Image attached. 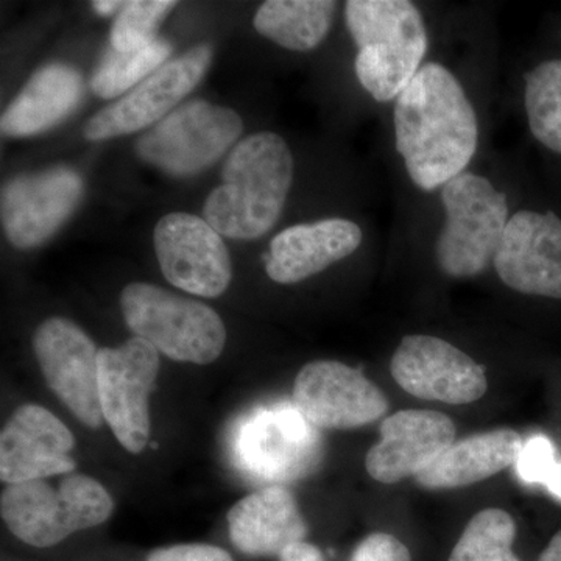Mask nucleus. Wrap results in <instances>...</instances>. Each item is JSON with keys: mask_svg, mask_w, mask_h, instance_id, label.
<instances>
[{"mask_svg": "<svg viewBox=\"0 0 561 561\" xmlns=\"http://www.w3.org/2000/svg\"><path fill=\"white\" fill-rule=\"evenodd\" d=\"M171 54L172 46L164 39L130 51L111 49L92 73L91 90L101 99L119 98L157 72Z\"/></svg>", "mask_w": 561, "mask_h": 561, "instance_id": "393cba45", "label": "nucleus"}, {"mask_svg": "<svg viewBox=\"0 0 561 561\" xmlns=\"http://www.w3.org/2000/svg\"><path fill=\"white\" fill-rule=\"evenodd\" d=\"M84 184L69 168L18 176L2 190V227L16 249L31 250L49 241L72 216Z\"/></svg>", "mask_w": 561, "mask_h": 561, "instance_id": "4468645a", "label": "nucleus"}, {"mask_svg": "<svg viewBox=\"0 0 561 561\" xmlns=\"http://www.w3.org/2000/svg\"><path fill=\"white\" fill-rule=\"evenodd\" d=\"M350 561H412V553L394 535L375 531L354 548Z\"/></svg>", "mask_w": 561, "mask_h": 561, "instance_id": "c85d7f7f", "label": "nucleus"}, {"mask_svg": "<svg viewBox=\"0 0 561 561\" xmlns=\"http://www.w3.org/2000/svg\"><path fill=\"white\" fill-rule=\"evenodd\" d=\"M524 106L534 138L561 154V60L542 61L526 73Z\"/></svg>", "mask_w": 561, "mask_h": 561, "instance_id": "b1692460", "label": "nucleus"}, {"mask_svg": "<svg viewBox=\"0 0 561 561\" xmlns=\"http://www.w3.org/2000/svg\"><path fill=\"white\" fill-rule=\"evenodd\" d=\"M390 371L402 390L424 401L471 404L489 389L482 365L434 335L402 337L391 357Z\"/></svg>", "mask_w": 561, "mask_h": 561, "instance_id": "1a4fd4ad", "label": "nucleus"}, {"mask_svg": "<svg viewBox=\"0 0 561 561\" xmlns=\"http://www.w3.org/2000/svg\"><path fill=\"white\" fill-rule=\"evenodd\" d=\"M538 561H561V530L553 535L552 540L546 546Z\"/></svg>", "mask_w": 561, "mask_h": 561, "instance_id": "2f4dec72", "label": "nucleus"}, {"mask_svg": "<svg viewBox=\"0 0 561 561\" xmlns=\"http://www.w3.org/2000/svg\"><path fill=\"white\" fill-rule=\"evenodd\" d=\"M179 5L172 0H136L125 3L111 28V47L117 51H130L153 43L154 33L165 14Z\"/></svg>", "mask_w": 561, "mask_h": 561, "instance_id": "bb28decb", "label": "nucleus"}, {"mask_svg": "<svg viewBox=\"0 0 561 561\" xmlns=\"http://www.w3.org/2000/svg\"><path fill=\"white\" fill-rule=\"evenodd\" d=\"M210 60L213 50L202 44L165 62L127 95L94 114L84 125V138H117L158 124L201 83Z\"/></svg>", "mask_w": 561, "mask_h": 561, "instance_id": "ddd939ff", "label": "nucleus"}, {"mask_svg": "<svg viewBox=\"0 0 561 561\" xmlns=\"http://www.w3.org/2000/svg\"><path fill=\"white\" fill-rule=\"evenodd\" d=\"M125 3L127 2H117V0H98V2L92 3V7H94V10L98 11L101 16H110V14L116 13V11H122Z\"/></svg>", "mask_w": 561, "mask_h": 561, "instance_id": "473e14b6", "label": "nucleus"}, {"mask_svg": "<svg viewBox=\"0 0 561 561\" xmlns=\"http://www.w3.org/2000/svg\"><path fill=\"white\" fill-rule=\"evenodd\" d=\"M362 239L359 225L348 219L294 225L272 239L265 272L278 284L301 283L348 257Z\"/></svg>", "mask_w": 561, "mask_h": 561, "instance_id": "a211bd4d", "label": "nucleus"}, {"mask_svg": "<svg viewBox=\"0 0 561 561\" xmlns=\"http://www.w3.org/2000/svg\"><path fill=\"white\" fill-rule=\"evenodd\" d=\"M294 408L323 430H357L389 412L386 394L364 373L337 360L305 365L294 383Z\"/></svg>", "mask_w": 561, "mask_h": 561, "instance_id": "9b49d317", "label": "nucleus"}, {"mask_svg": "<svg viewBox=\"0 0 561 561\" xmlns=\"http://www.w3.org/2000/svg\"><path fill=\"white\" fill-rule=\"evenodd\" d=\"M73 446L72 432L54 413L38 404L22 405L0 435V479L16 485L73 471Z\"/></svg>", "mask_w": 561, "mask_h": 561, "instance_id": "dca6fc26", "label": "nucleus"}, {"mask_svg": "<svg viewBox=\"0 0 561 561\" xmlns=\"http://www.w3.org/2000/svg\"><path fill=\"white\" fill-rule=\"evenodd\" d=\"M557 453L546 435H534L523 445L515 467L519 479L530 485H546L557 467Z\"/></svg>", "mask_w": 561, "mask_h": 561, "instance_id": "cd10ccee", "label": "nucleus"}, {"mask_svg": "<svg viewBox=\"0 0 561 561\" xmlns=\"http://www.w3.org/2000/svg\"><path fill=\"white\" fill-rule=\"evenodd\" d=\"M508 289L561 300V219L523 209L511 216L493 261Z\"/></svg>", "mask_w": 561, "mask_h": 561, "instance_id": "2eb2a0df", "label": "nucleus"}, {"mask_svg": "<svg viewBox=\"0 0 561 561\" xmlns=\"http://www.w3.org/2000/svg\"><path fill=\"white\" fill-rule=\"evenodd\" d=\"M300 412L260 411L247 416L234 434L232 454L242 471L254 478L284 479L301 471L308 427Z\"/></svg>", "mask_w": 561, "mask_h": 561, "instance_id": "6ab92c4d", "label": "nucleus"}, {"mask_svg": "<svg viewBox=\"0 0 561 561\" xmlns=\"http://www.w3.org/2000/svg\"><path fill=\"white\" fill-rule=\"evenodd\" d=\"M518 432L502 427L456 442L427 470L415 476L426 490H454L493 478L516 463L523 449Z\"/></svg>", "mask_w": 561, "mask_h": 561, "instance_id": "4be33fe9", "label": "nucleus"}, {"mask_svg": "<svg viewBox=\"0 0 561 561\" xmlns=\"http://www.w3.org/2000/svg\"><path fill=\"white\" fill-rule=\"evenodd\" d=\"M242 131L243 122L234 110L194 101L140 136L136 153L168 175H197L219 161Z\"/></svg>", "mask_w": 561, "mask_h": 561, "instance_id": "0eeeda50", "label": "nucleus"}, {"mask_svg": "<svg viewBox=\"0 0 561 561\" xmlns=\"http://www.w3.org/2000/svg\"><path fill=\"white\" fill-rule=\"evenodd\" d=\"M456 424L445 413L400 411L381 424V440L368 451L365 468L375 481L397 483L427 470L456 443Z\"/></svg>", "mask_w": 561, "mask_h": 561, "instance_id": "f3484780", "label": "nucleus"}, {"mask_svg": "<svg viewBox=\"0 0 561 561\" xmlns=\"http://www.w3.org/2000/svg\"><path fill=\"white\" fill-rule=\"evenodd\" d=\"M83 79L61 62L44 66L3 111L0 130L9 138H28L50 130L83 101Z\"/></svg>", "mask_w": 561, "mask_h": 561, "instance_id": "412c9836", "label": "nucleus"}, {"mask_svg": "<svg viewBox=\"0 0 561 561\" xmlns=\"http://www.w3.org/2000/svg\"><path fill=\"white\" fill-rule=\"evenodd\" d=\"M160 371V353L144 339L119 348L99 350V394L103 420L128 453L139 454L150 438L149 400Z\"/></svg>", "mask_w": 561, "mask_h": 561, "instance_id": "6e6552de", "label": "nucleus"}, {"mask_svg": "<svg viewBox=\"0 0 561 561\" xmlns=\"http://www.w3.org/2000/svg\"><path fill=\"white\" fill-rule=\"evenodd\" d=\"M153 245L162 275L176 289L216 298L230 286V253L219 232L202 217L168 214L154 227Z\"/></svg>", "mask_w": 561, "mask_h": 561, "instance_id": "9d476101", "label": "nucleus"}, {"mask_svg": "<svg viewBox=\"0 0 561 561\" xmlns=\"http://www.w3.org/2000/svg\"><path fill=\"white\" fill-rule=\"evenodd\" d=\"M516 523L502 508H485L476 513L454 545L448 561H522L513 545Z\"/></svg>", "mask_w": 561, "mask_h": 561, "instance_id": "a878e982", "label": "nucleus"}, {"mask_svg": "<svg viewBox=\"0 0 561 561\" xmlns=\"http://www.w3.org/2000/svg\"><path fill=\"white\" fill-rule=\"evenodd\" d=\"M279 561H327L323 553L311 542L302 541L290 546L279 556Z\"/></svg>", "mask_w": 561, "mask_h": 561, "instance_id": "7c9ffc66", "label": "nucleus"}, {"mask_svg": "<svg viewBox=\"0 0 561 561\" xmlns=\"http://www.w3.org/2000/svg\"><path fill=\"white\" fill-rule=\"evenodd\" d=\"M147 561H232V557L217 546L176 545L157 549Z\"/></svg>", "mask_w": 561, "mask_h": 561, "instance_id": "c756f323", "label": "nucleus"}, {"mask_svg": "<svg viewBox=\"0 0 561 561\" xmlns=\"http://www.w3.org/2000/svg\"><path fill=\"white\" fill-rule=\"evenodd\" d=\"M445 224L435 257L451 278H472L493 264L511 220L507 197L478 173L463 172L442 187Z\"/></svg>", "mask_w": 561, "mask_h": 561, "instance_id": "20e7f679", "label": "nucleus"}, {"mask_svg": "<svg viewBox=\"0 0 561 561\" xmlns=\"http://www.w3.org/2000/svg\"><path fill=\"white\" fill-rule=\"evenodd\" d=\"M546 489L551 491V494L553 496L559 497L561 501V461L557 463V467L553 468L551 478H549V481L546 482Z\"/></svg>", "mask_w": 561, "mask_h": 561, "instance_id": "72a5a7b5", "label": "nucleus"}, {"mask_svg": "<svg viewBox=\"0 0 561 561\" xmlns=\"http://www.w3.org/2000/svg\"><path fill=\"white\" fill-rule=\"evenodd\" d=\"M337 3L331 0H268L254 14L257 33L287 50L309 51L327 38Z\"/></svg>", "mask_w": 561, "mask_h": 561, "instance_id": "5701e85b", "label": "nucleus"}, {"mask_svg": "<svg viewBox=\"0 0 561 561\" xmlns=\"http://www.w3.org/2000/svg\"><path fill=\"white\" fill-rule=\"evenodd\" d=\"M33 350L44 378L58 400L84 426L103 423L99 394V350L76 323L54 317L41 323Z\"/></svg>", "mask_w": 561, "mask_h": 561, "instance_id": "f8f14e48", "label": "nucleus"}, {"mask_svg": "<svg viewBox=\"0 0 561 561\" xmlns=\"http://www.w3.org/2000/svg\"><path fill=\"white\" fill-rule=\"evenodd\" d=\"M394 147L412 183L435 191L467 172L479 146V121L460 80L427 62L398 95Z\"/></svg>", "mask_w": 561, "mask_h": 561, "instance_id": "f257e3e1", "label": "nucleus"}, {"mask_svg": "<svg viewBox=\"0 0 561 561\" xmlns=\"http://www.w3.org/2000/svg\"><path fill=\"white\" fill-rule=\"evenodd\" d=\"M113 511L108 491L83 474L62 479L58 490L44 481L7 485L0 497L7 527L33 548H50L76 531L101 526Z\"/></svg>", "mask_w": 561, "mask_h": 561, "instance_id": "423d86ee", "label": "nucleus"}, {"mask_svg": "<svg viewBox=\"0 0 561 561\" xmlns=\"http://www.w3.org/2000/svg\"><path fill=\"white\" fill-rule=\"evenodd\" d=\"M121 309L135 337L169 359L208 365L224 353L227 328L219 313L192 298L147 283L122 290Z\"/></svg>", "mask_w": 561, "mask_h": 561, "instance_id": "39448f33", "label": "nucleus"}, {"mask_svg": "<svg viewBox=\"0 0 561 561\" xmlns=\"http://www.w3.org/2000/svg\"><path fill=\"white\" fill-rule=\"evenodd\" d=\"M232 545L251 557H278L306 541L308 524L297 500L283 486H268L243 497L228 512Z\"/></svg>", "mask_w": 561, "mask_h": 561, "instance_id": "aec40b11", "label": "nucleus"}, {"mask_svg": "<svg viewBox=\"0 0 561 561\" xmlns=\"http://www.w3.org/2000/svg\"><path fill=\"white\" fill-rule=\"evenodd\" d=\"M294 154L272 131L247 136L232 147L219 187L210 192L203 219L220 236L254 241L275 227L294 183Z\"/></svg>", "mask_w": 561, "mask_h": 561, "instance_id": "f03ea898", "label": "nucleus"}, {"mask_svg": "<svg viewBox=\"0 0 561 561\" xmlns=\"http://www.w3.org/2000/svg\"><path fill=\"white\" fill-rule=\"evenodd\" d=\"M345 21L357 49L360 87L376 102L397 101L423 68L430 47L419 7L409 0H350Z\"/></svg>", "mask_w": 561, "mask_h": 561, "instance_id": "7ed1b4c3", "label": "nucleus"}]
</instances>
